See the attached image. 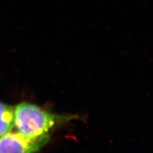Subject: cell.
Wrapping results in <instances>:
<instances>
[{
    "instance_id": "cell-1",
    "label": "cell",
    "mask_w": 153,
    "mask_h": 153,
    "mask_svg": "<svg viewBox=\"0 0 153 153\" xmlns=\"http://www.w3.org/2000/svg\"><path fill=\"white\" fill-rule=\"evenodd\" d=\"M14 127L18 133L31 140L48 136L57 123L68 119L26 102L21 103L14 108Z\"/></svg>"
},
{
    "instance_id": "cell-2",
    "label": "cell",
    "mask_w": 153,
    "mask_h": 153,
    "mask_svg": "<svg viewBox=\"0 0 153 153\" xmlns=\"http://www.w3.org/2000/svg\"><path fill=\"white\" fill-rule=\"evenodd\" d=\"M50 135L31 140L18 132H9L0 137V153H35L48 142Z\"/></svg>"
},
{
    "instance_id": "cell-3",
    "label": "cell",
    "mask_w": 153,
    "mask_h": 153,
    "mask_svg": "<svg viewBox=\"0 0 153 153\" xmlns=\"http://www.w3.org/2000/svg\"><path fill=\"white\" fill-rule=\"evenodd\" d=\"M14 108L0 101V137L14 128Z\"/></svg>"
}]
</instances>
